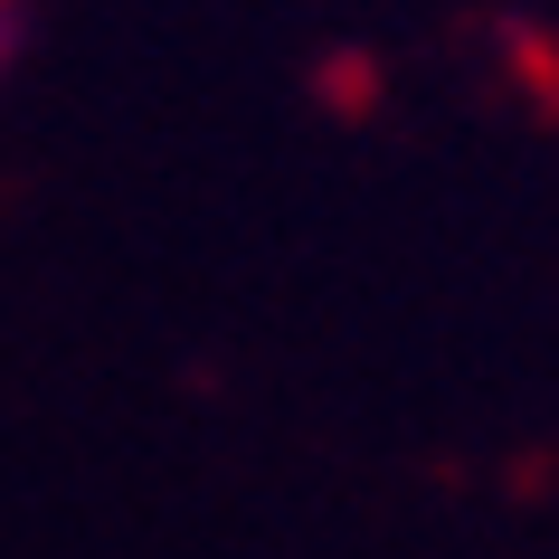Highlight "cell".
Listing matches in <instances>:
<instances>
[{
    "mask_svg": "<svg viewBox=\"0 0 559 559\" xmlns=\"http://www.w3.org/2000/svg\"><path fill=\"white\" fill-rule=\"evenodd\" d=\"M10 48H20V0H0V67H10Z\"/></svg>",
    "mask_w": 559,
    "mask_h": 559,
    "instance_id": "cell-1",
    "label": "cell"
}]
</instances>
